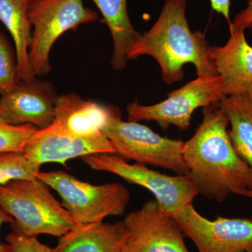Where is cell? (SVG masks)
I'll use <instances>...</instances> for the list:
<instances>
[{"mask_svg": "<svg viewBox=\"0 0 252 252\" xmlns=\"http://www.w3.org/2000/svg\"><path fill=\"white\" fill-rule=\"evenodd\" d=\"M41 165L32 162L23 153L0 154V186L16 180H34Z\"/></svg>", "mask_w": 252, "mask_h": 252, "instance_id": "obj_19", "label": "cell"}, {"mask_svg": "<svg viewBox=\"0 0 252 252\" xmlns=\"http://www.w3.org/2000/svg\"><path fill=\"white\" fill-rule=\"evenodd\" d=\"M126 232L123 220L79 224L59 238L53 252H121Z\"/></svg>", "mask_w": 252, "mask_h": 252, "instance_id": "obj_15", "label": "cell"}, {"mask_svg": "<svg viewBox=\"0 0 252 252\" xmlns=\"http://www.w3.org/2000/svg\"><path fill=\"white\" fill-rule=\"evenodd\" d=\"M37 178L59 194L63 206L79 224L122 216L130 202V191L122 184L91 185L63 170L40 171Z\"/></svg>", "mask_w": 252, "mask_h": 252, "instance_id": "obj_4", "label": "cell"}, {"mask_svg": "<svg viewBox=\"0 0 252 252\" xmlns=\"http://www.w3.org/2000/svg\"><path fill=\"white\" fill-rule=\"evenodd\" d=\"M220 106L230 124V140L252 172V101L248 94L223 97Z\"/></svg>", "mask_w": 252, "mask_h": 252, "instance_id": "obj_18", "label": "cell"}, {"mask_svg": "<svg viewBox=\"0 0 252 252\" xmlns=\"http://www.w3.org/2000/svg\"><path fill=\"white\" fill-rule=\"evenodd\" d=\"M245 1L247 2L246 7L235 15L229 26L244 31L249 30L252 33V0Z\"/></svg>", "mask_w": 252, "mask_h": 252, "instance_id": "obj_23", "label": "cell"}, {"mask_svg": "<svg viewBox=\"0 0 252 252\" xmlns=\"http://www.w3.org/2000/svg\"><path fill=\"white\" fill-rule=\"evenodd\" d=\"M11 228L6 240L13 252H53V248L41 243L36 237L26 236L17 228Z\"/></svg>", "mask_w": 252, "mask_h": 252, "instance_id": "obj_22", "label": "cell"}, {"mask_svg": "<svg viewBox=\"0 0 252 252\" xmlns=\"http://www.w3.org/2000/svg\"><path fill=\"white\" fill-rule=\"evenodd\" d=\"M96 11L82 0H31L28 17L33 31L29 49L32 72L43 76L51 72L49 54L55 41L65 32L94 22Z\"/></svg>", "mask_w": 252, "mask_h": 252, "instance_id": "obj_6", "label": "cell"}, {"mask_svg": "<svg viewBox=\"0 0 252 252\" xmlns=\"http://www.w3.org/2000/svg\"></svg>", "mask_w": 252, "mask_h": 252, "instance_id": "obj_28", "label": "cell"}, {"mask_svg": "<svg viewBox=\"0 0 252 252\" xmlns=\"http://www.w3.org/2000/svg\"><path fill=\"white\" fill-rule=\"evenodd\" d=\"M49 188L38 178L0 186V207L14 219L11 227L28 237L61 238L79 224Z\"/></svg>", "mask_w": 252, "mask_h": 252, "instance_id": "obj_3", "label": "cell"}, {"mask_svg": "<svg viewBox=\"0 0 252 252\" xmlns=\"http://www.w3.org/2000/svg\"><path fill=\"white\" fill-rule=\"evenodd\" d=\"M199 252H252V219L202 216L193 203L175 217Z\"/></svg>", "mask_w": 252, "mask_h": 252, "instance_id": "obj_10", "label": "cell"}, {"mask_svg": "<svg viewBox=\"0 0 252 252\" xmlns=\"http://www.w3.org/2000/svg\"><path fill=\"white\" fill-rule=\"evenodd\" d=\"M187 0H165L161 12L148 32L141 34L127 53V61L149 56L157 61L167 84L182 81L183 67L195 66L198 77L217 76L211 46L205 33L192 32L187 15Z\"/></svg>", "mask_w": 252, "mask_h": 252, "instance_id": "obj_2", "label": "cell"}, {"mask_svg": "<svg viewBox=\"0 0 252 252\" xmlns=\"http://www.w3.org/2000/svg\"><path fill=\"white\" fill-rule=\"evenodd\" d=\"M96 154H115V149L104 133L91 137L72 135L50 126L38 129L25 147L23 154L32 162L43 165L66 162L76 158Z\"/></svg>", "mask_w": 252, "mask_h": 252, "instance_id": "obj_11", "label": "cell"}, {"mask_svg": "<svg viewBox=\"0 0 252 252\" xmlns=\"http://www.w3.org/2000/svg\"><path fill=\"white\" fill-rule=\"evenodd\" d=\"M225 45L211 46V59L223 81L225 97L248 94L252 85V46L243 29L229 26Z\"/></svg>", "mask_w": 252, "mask_h": 252, "instance_id": "obj_13", "label": "cell"}, {"mask_svg": "<svg viewBox=\"0 0 252 252\" xmlns=\"http://www.w3.org/2000/svg\"><path fill=\"white\" fill-rule=\"evenodd\" d=\"M14 222V219L10 216L2 207H0V229L4 223H9L11 225ZM0 252H13V251L9 244L1 243L0 240Z\"/></svg>", "mask_w": 252, "mask_h": 252, "instance_id": "obj_25", "label": "cell"}, {"mask_svg": "<svg viewBox=\"0 0 252 252\" xmlns=\"http://www.w3.org/2000/svg\"><path fill=\"white\" fill-rule=\"evenodd\" d=\"M248 94L252 101V85L251 86V87H250V89H249Z\"/></svg>", "mask_w": 252, "mask_h": 252, "instance_id": "obj_27", "label": "cell"}, {"mask_svg": "<svg viewBox=\"0 0 252 252\" xmlns=\"http://www.w3.org/2000/svg\"><path fill=\"white\" fill-rule=\"evenodd\" d=\"M228 124L220 102L203 107V122L182 149L189 176L198 193L220 203L230 194L252 190V170L232 144Z\"/></svg>", "mask_w": 252, "mask_h": 252, "instance_id": "obj_1", "label": "cell"}, {"mask_svg": "<svg viewBox=\"0 0 252 252\" xmlns=\"http://www.w3.org/2000/svg\"><path fill=\"white\" fill-rule=\"evenodd\" d=\"M18 82L16 56L4 33L0 31V94L9 93Z\"/></svg>", "mask_w": 252, "mask_h": 252, "instance_id": "obj_21", "label": "cell"}, {"mask_svg": "<svg viewBox=\"0 0 252 252\" xmlns=\"http://www.w3.org/2000/svg\"><path fill=\"white\" fill-rule=\"evenodd\" d=\"M95 171L109 172L128 183L140 186L153 193L159 206L175 218L187 205L193 203L198 190L189 175H164L142 164H130L115 154H96L81 158Z\"/></svg>", "mask_w": 252, "mask_h": 252, "instance_id": "obj_7", "label": "cell"}, {"mask_svg": "<svg viewBox=\"0 0 252 252\" xmlns=\"http://www.w3.org/2000/svg\"><path fill=\"white\" fill-rule=\"evenodd\" d=\"M31 0H0V21L9 32L16 47L18 79L31 81L34 79L29 61L32 25L28 17Z\"/></svg>", "mask_w": 252, "mask_h": 252, "instance_id": "obj_16", "label": "cell"}, {"mask_svg": "<svg viewBox=\"0 0 252 252\" xmlns=\"http://www.w3.org/2000/svg\"><path fill=\"white\" fill-rule=\"evenodd\" d=\"M37 130L32 125H11L0 119V154L23 153L25 147Z\"/></svg>", "mask_w": 252, "mask_h": 252, "instance_id": "obj_20", "label": "cell"}, {"mask_svg": "<svg viewBox=\"0 0 252 252\" xmlns=\"http://www.w3.org/2000/svg\"><path fill=\"white\" fill-rule=\"evenodd\" d=\"M58 95L49 82L35 78L20 81L14 89L0 97V119L11 125L49 127L54 121Z\"/></svg>", "mask_w": 252, "mask_h": 252, "instance_id": "obj_12", "label": "cell"}, {"mask_svg": "<svg viewBox=\"0 0 252 252\" xmlns=\"http://www.w3.org/2000/svg\"><path fill=\"white\" fill-rule=\"evenodd\" d=\"M126 235L121 252H189L185 233L155 199L124 219Z\"/></svg>", "mask_w": 252, "mask_h": 252, "instance_id": "obj_9", "label": "cell"}, {"mask_svg": "<svg viewBox=\"0 0 252 252\" xmlns=\"http://www.w3.org/2000/svg\"><path fill=\"white\" fill-rule=\"evenodd\" d=\"M223 81L219 75L198 77L183 87L167 94V99L153 105L132 102L127 107L129 122L153 121L166 130L175 126L185 130L189 127L193 112L225 97Z\"/></svg>", "mask_w": 252, "mask_h": 252, "instance_id": "obj_8", "label": "cell"}, {"mask_svg": "<svg viewBox=\"0 0 252 252\" xmlns=\"http://www.w3.org/2000/svg\"><path fill=\"white\" fill-rule=\"evenodd\" d=\"M210 1L212 9L221 14L230 24L231 23L230 20V0H210Z\"/></svg>", "mask_w": 252, "mask_h": 252, "instance_id": "obj_24", "label": "cell"}, {"mask_svg": "<svg viewBox=\"0 0 252 252\" xmlns=\"http://www.w3.org/2000/svg\"><path fill=\"white\" fill-rule=\"evenodd\" d=\"M116 154L144 165L168 169L177 175H189L182 156L185 142L163 137L138 122L123 121L114 107L102 130Z\"/></svg>", "mask_w": 252, "mask_h": 252, "instance_id": "obj_5", "label": "cell"}, {"mask_svg": "<svg viewBox=\"0 0 252 252\" xmlns=\"http://www.w3.org/2000/svg\"><path fill=\"white\" fill-rule=\"evenodd\" d=\"M114 109L82 99L77 94H61L56 99L54 121L51 126L74 135H100Z\"/></svg>", "mask_w": 252, "mask_h": 252, "instance_id": "obj_14", "label": "cell"}, {"mask_svg": "<svg viewBox=\"0 0 252 252\" xmlns=\"http://www.w3.org/2000/svg\"><path fill=\"white\" fill-rule=\"evenodd\" d=\"M238 195H243V196L248 197V198H252V189H245L243 190H240L237 193Z\"/></svg>", "mask_w": 252, "mask_h": 252, "instance_id": "obj_26", "label": "cell"}, {"mask_svg": "<svg viewBox=\"0 0 252 252\" xmlns=\"http://www.w3.org/2000/svg\"><path fill=\"white\" fill-rule=\"evenodd\" d=\"M103 16L114 41L111 64L122 70L127 63V53L141 34L131 23L127 9V0H93Z\"/></svg>", "mask_w": 252, "mask_h": 252, "instance_id": "obj_17", "label": "cell"}]
</instances>
